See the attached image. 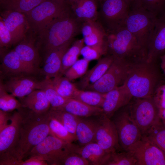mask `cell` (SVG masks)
<instances>
[{"label":"cell","instance_id":"484cf974","mask_svg":"<svg viewBox=\"0 0 165 165\" xmlns=\"http://www.w3.org/2000/svg\"><path fill=\"white\" fill-rule=\"evenodd\" d=\"M87 118H80L76 130L77 141L81 146L95 142L99 120Z\"/></svg>","mask_w":165,"mask_h":165},{"label":"cell","instance_id":"5bb4252c","mask_svg":"<svg viewBox=\"0 0 165 165\" xmlns=\"http://www.w3.org/2000/svg\"><path fill=\"white\" fill-rule=\"evenodd\" d=\"M165 53V13L157 17L147 48V61L157 62Z\"/></svg>","mask_w":165,"mask_h":165},{"label":"cell","instance_id":"ac0fdd59","mask_svg":"<svg viewBox=\"0 0 165 165\" xmlns=\"http://www.w3.org/2000/svg\"><path fill=\"white\" fill-rule=\"evenodd\" d=\"M28 75L7 77L4 82L0 81L8 92L16 97L22 98L38 89L39 81Z\"/></svg>","mask_w":165,"mask_h":165},{"label":"cell","instance_id":"d6a6232c","mask_svg":"<svg viewBox=\"0 0 165 165\" xmlns=\"http://www.w3.org/2000/svg\"><path fill=\"white\" fill-rule=\"evenodd\" d=\"M137 160L130 150L121 148L110 152L105 165H137Z\"/></svg>","mask_w":165,"mask_h":165},{"label":"cell","instance_id":"52a82bcc","mask_svg":"<svg viewBox=\"0 0 165 165\" xmlns=\"http://www.w3.org/2000/svg\"><path fill=\"white\" fill-rule=\"evenodd\" d=\"M128 106L130 115L139 128L142 136L161 120L160 109L153 97L146 98L133 97Z\"/></svg>","mask_w":165,"mask_h":165},{"label":"cell","instance_id":"f546056e","mask_svg":"<svg viewBox=\"0 0 165 165\" xmlns=\"http://www.w3.org/2000/svg\"><path fill=\"white\" fill-rule=\"evenodd\" d=\"M49 112L50 115L59 121L70 133L76 137V130L81 118L60 108H50Z\"/></svg>","mask_w":165,"mask_h":165},{"label":"cell","instance_id":"f907efd6","mask_svg":"<svg viewBox=\"0 0 165 165\" xmlns=\"http://www.w3.org/2000/svg\"><path fill=\"white\" fill-rule=\"evenodd\" d=\"M66 0L67 1H69V0Z\"/></svg>","mask_w":165,"mask_h":165},{"label":"cell","instance_id":"f1b7e54d","mask_svg":"<svg viewBox=\"0 0 165 165\" xmlns=\"http://www.w3.org/2000/svg\"><path fill=\"white\" fill-rule=\"evenodd\" d=\"M84 44L83 38L77 39L73 42L65 52L62 57L59 75H64L66 72L78 60Z\"/></svg>","mask_w":165,"mask_h":165},{"label":"cell","instance_id":"7bdbcfd3","mask_svg":"<svg viewBox=\"0 0 165 165\" xmlns=\"http://www.w3.org/2000/svg\"><path fill=\"white\" fill-rule=\"evenodd\" d=\"M70 145V144H69ZM69 151L63 159L62 165H88V161L80 155L72 151L69 147Z\"/></svg>","mask_w":165,"mask_h":165},{"label":"cell","instance_id":"9c48e42d","mask_svg":"<svg viewBox=\"0 0 165 165\" xmlns=\"http://www.w3.org/2000/svg\"><path fill=\"white\" fill-rule=\"evenodd\" d=\"M128 104L120 109L112 120L116 129L119 144L122 148L126 150L139 141L142 136L130 115Z\"/></svg>","mask_w":165,"mask_h":165},{"label":"cell","instance_id":"277c9868","mask_svg":"<svg viewBox=\"0 0 165 165\" xmlns=\"http://www.w3.org/2000/svg\"><path fill=\"white\" fill-rule=\"evenodd\" d=\"M108 53L131 65L147 60V52L124 24L106 31Z\"/></svg>","mask_w":165,"mask_h":165},{"label":"cell","instance_id":"e575fe53","mask_svg":"<svg viewBox=\"0 0 165 165\" xmlns=\"http://www.w3.org/2000/svg\"><path fill=\"white\" fill-rule=\"evenodd\" d=\"M49 135L68 143H72L74 141H77L75 136L70 133L61 123L50 115L49 113Z\"/></svg>","mask_w":165,"mask_h":165},{"label":"cell","instance_id":"cb8c5ba5","mask_svg":"<svg viewBox=\"0 0 165 165\" xmlns=\"http://www.w3.org/2000/svg\"><path fill=\"white\" fill-rule=\"evenodd\" d=\"M0 67L2 73L6 77L30 75L14 49L3 55Z\"/></svg>","mask_w":165,"mask_h":165},{"label":"cell","instance_id":"c3c4849f","mask_svg":"<svg viewBox=\"0 0 165 165\" xmlns=\"http://www.w3.org/2000/svg\"><path fill=\"white\" fill-rule=\"evenodd\" d=\"M134 0H126L127 2L129 5L130 6Z\"/></svg>","mask_w":165,"mask_h":165},{"label":"cell","instance_id":"d590c367","mask_svg":"<svg viewBox=\"0 0 165 165\" xmlns=\"http://www.w3.org/2000/svg\"><path fill=\"white\" fill-rule=\"evenodd\" d=\"M142 136L165 151V124L161 119Z\"/></svg>","mask_w":165,"mask_h":165},{"label":"cell","instance_id":"6da1fadb","mask_svg":"<svg viewBox=\"0 0 165 165\" xmlns=\"http://www.w3.org/2000/svg\"><path fill=\"white\" fill-rule=\"evenodd\" d=\"M21 116L17 142L11 154L20 162L36 145L50 135L49 111L38 113L20 107Z\"/></svg>","mask_w":165,"mask_h":165},{"label":"cell","instance_id":"681fc988","mask_svg":"<svg viewBox=\"0 0 165 165\" xmlns=\"http://www.w3.org/2000/svg\"><path fill=\"white\" fill-rule=\"evenodd\" d=\"M96 0L98 2H100V3L102 1H103L104 0Z\"/></svg>","mask_w":165,"mask_h":165},{"label":"cell","instance_id":"ab89813d","mask_svg":"<svg viewBox=\"0 0 165 165\" xmlns=\"http://www.w3.org/2000/svg\"><path fill=\"white\" fill-rule=\"evenodd\" d=\"M107 53L106 42L105 43L94 46H84L80 52V54L83 58L89 61L99 59L102 55H107Z\"/></svg>","mask_w":165,"mask_h":165},{"label":"cell","instance_id":"bcb514c9","mask_svg":"<svg viewBox=\"0 0 165 165\" xmlns=\"http://www.w3.org/2000/svg\"><path fill=\"white\" fill-rule=\"evenodd\" d=\"M160 67L165 76V53L160 57Z\"/></svg>","mask_w":165,"mask_h":165},{"label":"cell","instance_id":"4316f807","mask_svg":"<svg viewBox=\"0 0 165 165\" xmlns=\"http://www.w3.org/2000/svg\"><path fill=\"white\" fill-rule=\"evenodd\" d=\"M60 108L81 118L101 116L103 111L101 107L88 105L77 100L70 98Z\"/></svg>","mask_w":165,"mask_h":165},{"label":"cell","instance_id":"4fadbf2b","mask_svg":"<svg viewBox=\"0 0 165 165\" xmlns=\"http://www.w3.org/2000/svg\"><path fill=\"white\" fill-rule=\"evenodd\" d=\"M99 120L95 142L108 152L121 148L116 129L113 121L103 114L100 116Z\"/></svg>","mask_w":165,"mask_h":165},{"label":"cell","instance_id":"9a60e30c","mask_svg":"<svg viewBox=\"0 0 165 165\" xmlns=\"http://www.w3.org/2000/svg\"><path fill=\"white\" fill-rule=\"evenodd\" d=\"M0 18L10 33L14 45L18 44L26 38V34L30 29L24 13L3 10L1 12Z\"/></svg>","mask_w":165,"mask_h":165},{"label":"cell","instance_id":"f35d334b","mask_svg":"<svg viewBox=\"0 0 165 165\" xmlns=\"http://www.w3.org/2000/svg\"><path fill=\"white\" fill-rule=\"evenodd\" d=\"M106 32L101 24L97 20L94 28L88 36L83 37L86 45L92 46L106 42Z\"/></svg>","mask_w":165,"mask_h":165},{"label":"cell","instance_id":"44dd1931","mask_svg":"<svg viewBox=\"0 0 165 165\" xmlns=\"http://www.w3.org/2000/svg\"><path fill=\"white\" fill-rule=\"evenodd\" d=\"M69 147L72 151L87 160L89 165H105L109 157L110 152L105 151L95 142L83 146L71 143Z\"/></svg>","mask_w":165,"mask_h":165},{"label":"cell","instance_id":"4dcf8cb0","mask_svg":"<svg viewBox=\"0 0 165 165\" xmlns=\"http://www.w3.org/2000/svg\"><path fill=\"white\" fill-rule=\"evenodd\" d=\"M45 0H0L3 10H9L26 13Z\"/></svg>","mask_w":165,"mask_h":165},{"label":"cell","instance_id":"7dc6e473","mask_svg":"<svg viewBox=\"0 0 165 165\" xmlns=\"http://www.w3.org/2000/svg\"><path fill=\"white\" fill-rule=\"evenodd\" d=\"M160 115L161 120L165 124V109H160Z\"/></svg>","mask_w":165,"mask_h":165},{"label":"cell","instance_id":"d4e9b609","mask_svg":"<svg viewBox=\"0 0 165 165\" xmlns=\"http://www.w3.org/2000/svg\"><path fill=\"white\" fill-rule=\"evenodd\" d=\"M19 99L21 107L37 113H46L51 108L45 93L41 90H36L27 96Z\"/></svg>","mask_w":165,"mask_h":165},{"label":"cell","instance_id":"1f68e13d","mask_svg":"<svg viewBox=\"0 0 165 165\" xmlns=\"http://www.w3.org/2000/svg\"><path fill=\"white\" fill-rule=\"evenodd\" d=\"M50 79L54 88L61 96L67 99L73 98L78 89L75 84L64 75H59Z\"/></svg>","mask_w":165,"mask_h":165},{"label":"cell","instance_id":"e0dca14e","mask_svg":"<svg viewBox=\"0 0 165 165\" xmlns=\"http://www.w3.org/2000/svg\"><path fill=\"white\" fill-rule=\"evenodd\" d=\"M25 38L14 49L30 74L39 72L40 58L34 42Z\"/></svg>","mask_w":165,"mask_h":165},{"label":"cell","instance_id":"8fae6325","mask_svg":"<svg viewBox=\"0 0 165 165\" xmlns=\"http://www.w3.org/2000/svg\"><path fill=\"white\" fill-rule=\"evenodd\" d=\"M130 66L122 60L114 58L111 65L103 76L86 90L103 94L107 93L123 84Z\"/></svg>","mask_w":165,"mask_h":165},{"label":"cell","instance_id":"7c38bea8","mask_svg":"<svg viewBox=\"0 0 165 165\" xmlns=\"http://www.w3.org/2000/svg\"><path fill=\"white\" fill-rule=\"evenodd\" d=\"M128 150L136 158L137 165H165V151L143 136Z\"/></svg>","mask_w":165,"mask_h":165},{"label":"cell","instance_id":"74e56055","mask_svg":"<svg viewBox=\"0 0 165 165\" xmlns=\"http://www.w3.org/2000/svg\"><path fill=\"white\" fill-rule=\"evenodd\" d=\"M21 107L20 101L16 97L8 92L1 81L0 82V110L9 112Z\"/></svg>","mask_w":165,"mask_h":165},{"label":"cell","instance_id":"ee69618b","mask_svg":"<svg viewBox=\"0 0 165 165\" xmlns=\"http://www.w3.org/2000/svg\"><path fill=\"white\" fill-rule=\"evenodd\" d=\"M153 98L160 109H165V78L156 88Z\"/></svg>","mask_w":165,"mask_h":165},{"label":"cell","instance_id":"30bf717a","mask_svg":"<svg viewBox=\"0 0 165 165\" xmlns=\"http://www.w3.org/2000/svg\"><path fill=\"white\" fill-rule=\"evenodd\" d=\"M100 3L97 20L106 31L124 24L130 10L126 0H104Z\"/></svg>","mask_w":165,"mask_h":165},{"label":"cell","instance_id":"8992f818","mask_svg":"<svg viewBox=\"0 0 165 165\" xmlns=\"http://www.w3.org/2000/svg\"><path fill=\"white\" fill-rule=\"evenodd\" d=\"M157 18L154 14L144 9L131 7L124 22L127 29L146 52L148 42Z\"/></svg>","mask_w":165,"mask_h":165},{"label":"cell","instance_id":"2e32d148","mask_svg":"<svg viewBox=\"0 0 165 165\" xmlns=\"http://www.w3.org/2000/svg\"><path fill=\"white\" fill-rule=\"evenodd\" d=\"M21 119L18 110L12 114L9 124L0 128V155L12 154L18 139Z\"/></svg>","mask_w":165,"mask_h":165},{"label":"cell","instance_id":"5b68a950","mask_svg":"<svg viewBox=\"0 0 165 165\" xmlns=\"http://www.w3.org/2000/svg\"><path fill=\"white\" fill-rule=\"evenodd\" d=\"M70 10L66 0H45L25 13L30 30L36 34L54 19Z\"/></svg>","mask_w":165,"mask_h":165},{"label":"cell","instance_id":"7402d4cb","mask_svg":"<svg viewBox=\"0 0 165 165\" xmlns=\"http://www.w3.org/2000/svg\"><path fill=\"white\" fill-rule=\"evenodd\" d=\"M114 59V57L108 54L100 58L96 64L87 71L85 75L75 84L80 90H86L99 80L108 69Z\"/></svg>","mask_w":165,"mask_h":165},{"label":"cell","instance_id":"f6af8a7d","mask_svg":"<svg viewBox=\"0 0 165 165\" xmlns=\"http://www.w3.org/2000/svg\"><path fill=\"white\" fill-rule=\"evenodd\" d=\"M48 163L42 158L38 156H32L28 159L23 160L20 165H47Z\"/></svg>","mask_w":165,"mask_h":165},{"label":"cell","instance_id":"3957f363","mask_svg":"<svg viewBox=\"0 0 165 165\" xmlns=\"http://www.w3.org/2000/svg\"><path fill=\"white\" fill-rule=\"evenodd\" d=\"M157 62L145 60L130 66L123 84L133 97H153L156 88L164 78Z\"/></svg>","mask_w":165,"mask_h":165},{"label":"cell","instance_id":"ffe728a7","mask_svg":"<svg viewBox=\"0 0 165 165\" xmlns=\"http://www.w3.org/2000/svg\"><path fill=\"white\" fill-rule=\"evenodd\" d=\"M73 42L74 39L72 40L44 56L43 65L39 72L45 78L51 79L59 75L63 56Z\"/></svg>","mask_w":165,"mask_h":165},{"label":"cell","instance_id":"ba28073f","mask_svg":"<svg viewBox=\"0 0 165 165\" xmlns=\"http://www.w3.org/2000/svg\"><path fill=\"white\" fill-rule=\"evenodd\" d=\"M70 143L49 135L34 147L28 156L41 157L46 161L48 165H61L69 151Z\"/></svg>","mask_w":165,"mask_h":165},{"label":"cell","instance_id":"d6986e66","mask_svg":"<svg viewBox=\"0 0 165 165\" xmlns=\"http://www.w3.org/2000/svg\"><path fill=\"white\" fill-rule=\"evenodd\" d=\"M132 98L123 84L109 91L105 95L101 107L103 114L110 119L115 112L127 105Z\"/></svg>","mask_w":165,"mask_h":165},{"label":"cell","instance_id":"b9f144b4","mask_svg":"<svg viewBox=\"0 0 165 165\" xmlns=\"http://www.w3.org/2000/svg\"><path fill=\"white\" fill-rule=\"evenodd\" d=\"M14 45L12 36L6 26L2 20L0 18V48H7Z\"/></svg>","mask_w":165,"mask_h":165},{"label":"cell","instance_id":"836d02e7","mask_svg":"<svg viewBox=\"0 0 165 165\" xmlns=\"http://www.w3.org/2000/svg\"><path fill=\"white\" fill-rule=\"evenodd\" d=\"M105 94L94 91L78 89L73 98L88 105L101 108L105 99Z\"/></svg>","mask_w":165,"mask_h":165},{"label":"cell","instance_id":"60d3db41","mask_svg":"<svg viewBox=\"0 0 165 165\" xmlns=\"http://www.w3.org/2000/svg\"><path fill=\"white\" fill-rule=\"evenodd\" d=\"M90 62L83 58L78 59L66 72L64 75L71 81L81 78L87 72Z\"/></svg>","mask_w":165,"mask_h":165},{"label":"cell","instance_id":"8d00e7d4","mask_svg":"<svg viewBox=\"0 0 165 165\" xmlns=\"http://www.w3.org/2000/svg\"><path fill=\"white\" fill-rule=\"evenodd\" d=\"M130 6L144 9L157 17L165 13V0H135Z\"/></svg>","mask_w":165,"mask_h":165},{"label":"cell","instance_id":"7a4b0ae2","mask_svg":"<svg viewBox=\"0 0 165 165\" xmlns=\"http://www.w3.org/2000/svg\"><path fill=\"white\" fill-rule=\"evenodd\" d=\"M82 22L76 19L70 10L54 19L40 31L36 44L44 56L70 41L81 33Z\"/></svg>","mask_w":165,"mask_h":165},{"label":"cell","instance_id":"603a6c76","mask_svg":"<svg viewBox=\"0 0 165 165\" xmlns=\"http://www.w3.org/2000/svg\"><path fill=\"white\" fill-rule=\"evenodd\" d=\"M71 11L74 16L83 22L88 20H97V3L96 0H69Z\"/></svg>","mask_w":165,"mask_h":165},{"label":"cell","instance_id":"83f0119b","mask_svg":"<svg viewBox=\"0 0 165 165\" xmlns=\"http://www.w3.org/2000/svg\"><path fill=\"white\" fill-rule=\"evenodd\" d=\"M38 89L44 92L52 108H61L69 99L63 97L57 93L53 86L50 79L45 78L39 81Z\"/></svg>","mask_w":165,"mask_h":165}]
</instances>
